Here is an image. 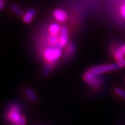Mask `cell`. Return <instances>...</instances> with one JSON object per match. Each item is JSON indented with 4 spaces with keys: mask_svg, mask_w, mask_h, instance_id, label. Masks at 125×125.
Segmentation results:
<instances>
[{
    "mask_svg": "<svg viewBox=\"0 0 125 125\" xmlns=\"http://www.w3.org/2000/svg\"><path fill=\"white\" fill-rule=\"evenodd\" d=\"M61 55V48L58 47L50 46L45 49L43 57L48 63L54 64Z\"/></svg>",
    "mask_w": 125,
    "mask_h": 125,
    "instance_id": "obj_1",
    "label": "cell"
},
{
    "mask_svg": "<svg viewBox=\"0 0 125 125\" xmlns=\"http://www.w3.org/2000/svg\"><path fill=\"white\" fill-rule=\"evenodd\" d=\"M120 66L117 64H107L99 65V66H94L88 70V72L95 75H100L106 72H109L111 71L115 70L119 68Z\"/></svg>",
    "mask_w": 125,
    "mask_h": 125,
    "instance_id": "obj_2",
    "label": "cell"
},
{
    "mask_svg": "<svg viewBox=\"0 0 125 125\" xmlns=\"http://www.w3.org/2000/svg\"><path fill=\"white\" fill-rule=\"evenodd\" d=\"M83 77H84V81L94 88L100 87L103 83L102 79L100 77H99V75H95L92 74L88 71L85 73Z\"/></svg>",
    "mask_w": 125,
    "mask_h": 125,
    "instance_id": "obj_3",
    "label": "cell"
},
{
    "mask_svg": "<svg viewBox=\"0 0 125 125\" xmlns=\"http://www.w3.org/2000/svg\"><path fill=\"white\" fill-rule=\"evenodd\" d=\"M20 112H21V109L19 106L17 104H13L10 107V112H8L7 115L8 119L12 123H16L21 116Z\"/></svg>",
    "mask_w": 125,
    "mask_h": 125,
    "instance_id": "obj_4",
    "label": "cell"
},
{
    "mask_svg": "<svg viewBox=\"0 0 125 125\" xmlns=\"http://www.w3.org/2000/svg\"><path fill=\"white\" fill-rule=\"evenodd\" d=\"M68 40V33L66 27H62L61 29L60 35H59V43L58 47L59 48H62L67 45Z\"/></svg>",
    "mask_w": 125,
    "mask_h": 125,
    "instance_id": "obj_5",
    "label": "cell"
},
{
    "mask_svg": "<svg viewBox=\"0 0 125 125\" xmlns=\"http://www.w3.org/2000/svg\"><path fill=\"white\" fill-rule=\"evenodd\" d=\"M54 17L58 22H64L67 19L68 15L66 12H64V10L61 9H56L54 11Z\"/></svg>",
    "mask_w": 125,
    "mask_h": 125,
    "instance_id": "obj_6",
    "label": "cell"
},
{
    "mask_svg": "<svg viewBox=\"0 0 125 125\" xmlns=\"http://www.w3.org/2000/svg\"><path fill=\"white\" fill-rule=\"evenodd\" d=\"M59 35L49 34V35L47 36V42L48 43H49L51 46L58 47V43H59Z\"/></svg>",
    "mask_w": 125,
    "mask_h": 125,
    "instance_id": "obj_7",
    "label": "cell"
},
{
    "mask_svg": "<svg viewBox=\"0 0 125 125\" xmlns=\"http://www.w3.org/2000/svg\"><path fill=\"white\" fill-rule=\"evenodd\" d=\"M75 51V45L73 42H69L66 45L65 52H64V56L70 58L74 54Z\"/></svg>",
    "mask_w": 125,
    "mask_h": 125,
    "instance_id": "obj_8",
    "label": "cell"
},
{
    "mask_svg": "<svg viewBox=\"0 0 125 125\" xmlns=\"http://www.w3.org/2000/svg\"><path fill=\"white\" fill-rule=\"evenodd\" d=\"M36 13V10L33 8H31L28 10L27 12L24 14L23 17V21L25 23H29L32 21L33 18Z\"/></svg>",
    "mask_w": 125,
    "mask_h": 125,
    "instance_id": "obj_9",
    "label": "cell"
},
{
    "mask_svg": "<svg viewBox=\"0 0 125 125\" xmlns=\"http://www.w3.org/2000/svg\"><path fill=\"white\" fill-rule=\"evenodd\" d=\"M61 29L59 25L56 23H53L51 25L49 28L50 34L52 35H58V33L61 31Z\"/></svg>",
    "mask_w": 125,
    "mask_h": 125,
    "instance_id": "obj_10",
    "label": "cell"
},
{
    "mask_svg": "<svg viewBox=\"0 0 125 125\" xmlns=\"http://www.w3.org/2000/svg\"><path fill=\"white\" fill-rule=\"evenodd\" d=\"M26 93L28 98L30 99L31 102H35L36 100V96L35 93L31 88H27L26 89Z\"/></svg>",
    "mask_w": 125,
    "mask_h": 125,
    "instance_id": "obj_11",
    "label": "cell"
},
{
    "mask_svg": "<svg viewBox=\"0 0 125 125\" xmlns=\"http://www.w3.org/2000/svg\"><path fill=\"white\" fill-rule=\"evenodd\" d=\"M12 10L13 12V13H15L17 15H21L22 14V11L19 7L16 5H12Z\"/></svg>",
    "mask_w": 125,
    "mask_h": 125,
    "instance_id": "obj_12",
    "label": "cell"
},
{
    "mask_svg": "<svg viewBox=\"0 0 125 125\" xmlns=\"http://www.w3.org/2000/svg\"><path fill=\"white\" fill-rule=\"evenodd\" d=\"M115 93L118 94L119 96H120L121 97L125 99V91L123 89H120V88H115Z\"/></svg>",
    "mask_w": 125,
    "mask_h": 125,
    "instance_id": "obj_13",
    "label": "cell"
},
{
    "mask_svg": "<svg viewBox=\"0 0 125 125\" xmlns=\"http://www.w3.org/2000/svg\"><path fill=\"white\" fill-rule=\"evenodd\" d=\"M54 64H51V63H48V64H47L45 68L44 72H43L45 75H47V73H49L51 72V70H52V67L54 66Z\"/></svg>",
    "mask_w": 125,
    "mask_h": 125,
    "instance_id": "obj_14",
    "label": "cell"
},
{
    "mask_svg": "<svg viewBox=\"0 0 125 125\" xmlns=\"http://www.w3.org/2000/svg\"><path fill=\"white\" fill-rule=\"evenodd\" d=\"M26 118L24 116H21L18 121L16 123L17 125H26Z\"/></svg>",
    "mask_w": 125,
    "mask_h": 125,
    "instance_id": "obj_15",
    "label": "cell"
},
{
    "mask_svg": "<svg viewBox=\"0 0 125 125\" xmlns=\"http://www.w3.org/2000/svg\"><path fill=\"white\" fill-rule=\"evenodd\" d=\"M117 64H118L119 66H120V68H123L125 66V58H123V59H120V60H119V61H117Z\"/></svg>",
    "mask_w": 125,
    "mask_h": 125,
    "instance_id": "obj_16",
    "label": "cell"
},
{
    "mask_svg": "<svg viewBox=\"0 0 125 125\" xmlns=\"http://www.w3.org/2000/svg\"><path fill=\"white\" fill-rule=\"evenodd\" d=\"M121 13L124 19H125V5L122 6L121 8Z\"/></svg>",
    "mask_w": 125,
    "mask_h": 125,
    "instance_id": "obj_17",
    "label": "cell"
},
{
    "mask_svg": "<svg viewBox=\"0 0 125 125\" xmlns=\"http://www.w3.org/2000/svg\"><path fill=\"white\" fill-rule=\"evenodd\" d=\"M119 50L121 51V52L123 54L124 56H125V44L121 45V46L119 47Z\"/></svg>",
    "mask_w": 125,
    "mask_h": 125,
    "instance_id": "obj_18",
    "label": "cell"
},
{
    "mask_svg": "<svg viewBox=\"0 0 125 125\" xmlns=\"http://www.w3.org/2000/svg\"><path fill=\"white\" fill-rule=\"evenodd\" d=\"M4 5H5V2L3 1H1V0H0V8H1V10H2V9H3V8Z\"/></svg>",
    "mask_w": 125,
    "mask_h": 125,
    "instance_id": "obj_19",
    "label": "cell"
},
{
    "mask_svg": "<svg viewBox=\"0 0 125 125\" xmlns=\"http://www.w3.org/2000/svg\"><path fill=\"white\" fill-rule=\"evenodd\" d=\"M12 125H17V123H13L12 124Z\"/></svg>",
    "mask_w": 125,
    "mask_h": 125,
    "instance_id": "obj_20",
    "label": "cell"
},
{
    "mask_svg": "<svg viewBox=\"0 0 125 125\" xmlns=\"http://www.w3.org/2000/svg\"><path fill=\"white\" fill-rule=\"evenodd\" d=\"M1 1H4V2H5V1H6V0H1Z\"/></svg>",
    "mask_w": 125,
    "mask_h": 125,
    "instance_id": "obj_21",
    "label": "cell"
},
{
    "mask_svg": "<svg viewBox=\"0 0 125 125\" xmlns=\"http://www.w3.org/2000/svg\"></svg>",
    "mask_w": 125,
    "mask_h": 125,
    "instance_id": "obj_22",
    "label": "cell"
}]
</instances>
